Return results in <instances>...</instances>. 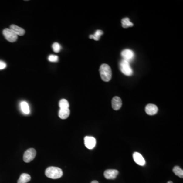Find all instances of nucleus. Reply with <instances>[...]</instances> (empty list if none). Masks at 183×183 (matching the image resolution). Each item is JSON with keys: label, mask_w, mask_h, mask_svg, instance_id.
<instances>
[{"label": "nucleus", "mask_w": 183, "mask_h": 183, "mask_svg": "<svg viewBox=\"0 0 183 183\" xmlns=\"http://www.w3.org/2000/svg\"><path fill=\"white\" fill-rule=\"evenodd\" d=\"M46 175L49 178L58 179L63 175V171L60 168L50 166L46 170Z\"/></svg>", "instance_id": "f257e3e1"}, {"label": "nucleus", "mask_w": 183, "mask_h": 183, "mask_svg": "<svg viewBox=\"0 0 183 183\" xmlns=\"http://www.w3.org/2000/svg\"><path fill=\"white\" fill-rule=\"evenodd\" d=\"M100 76L102 80L105 82H108L111 80L112 71L110 66L107 64H103L100 66L99 69Z\"/></svg>", "instance_id": "f03ea898"}, {"label": "nucleus", "mask_w": 183, "mask_h": 183, "mask_svg": "<svg viewBox=\"0 0 183 183\" xmlns=\"http://www.w3.org/2000/svg\"><path fill=\"white\" fill-rule=\"evenodd\" d=\"M120 69L123 73L126 76H131L133 74V70L130 66V63L125 59H122L120 63Z\"/></svg>", "instance_id": "7ed1b4c3"}, {"label": "nucleus", "mask_w": 183, "mask_h": 183, "mask_svg": "<svg viewBox=\"0 0 183 183\" xmlns=\"http://www.w3.org/2000/svg\"><path fill=\"white\" fill-rule=\"evenodd\" d=\"M3 34L7 40L8 41L10 42H15L18 38V36L14 33L13 30H11V29H5L3 31Z\"/></svg>", "instance_id": "20e7f679"}, {"label": "nucleus", "mask_w": 183, "mask_h": 183, "mask_svg": "<svg viewBox=\"0 0 183 183\" xmlns=\"http://www.w3.org/2000/svg\"><path fill=\"white\" fill-rule=\"evenodd\" d=\"M36 155V151L34 149L31 148L28 149L24 153L23 157L24 161L26 163L30 162L34 160Z\"/></svg>", "instance_id": "39448f33"}, {"label": "nucleus", "mask_w": 183, "mask_h": 183, "mask_svg": "<svg viewBox=\"0 0 183 183\" xmlns=\"http://www.w3.org/2000/svg\"><path fill=\"white\" fill-rule=\"evenodd\" d=\"M84 142L86 147L89 150H92L95 147L96 140L93 136H86L84 138Z\"/></svg>", "instance_id": "423d86ee"}, {"label": "nucleus", "mask_w": 183, "mask_h": 183, "mask_svg": "<svg viewBox=\"0 0 183 183\" xmlns=\"http://www.w3.org/2000/svg\"><path fill=\"white\" fill-rule=\"evenodd\" d=\"M121 56L123 58V59H125L130 63L134 58L135 55L132 50L129 49H126L122 51L121 53Z\"/></svg>", "instance_id": "0eeeda50"}, {"label": "nucleus", "mask_w": 183, "mask_h": 183, "mask_svg": "<svg viewBox=\"0 0 183 183\" xmlns=\"http://www.w3.org/2000/svg\"><path fill=\"white\" fill-rule=\"evenodd\" d=\"M119 174V171L116 169H107L104 172V176L108 180H114Z\"/></svg>", "instance_id": "6e6552de"}, {"label": "nucleus", "mask_w": 183, "mask_h": 183, "mask_svg": "<svg viewBox=\"0 0 183 183\" xmlns=\"http://www.w3.org/2000/svg\"><path fill=\"white\" fill-rule=\"evenodd\" d=\"M133 158L135 162L141 166H144L146 164V161L144 158L143 157L141 154L138 153L134 152L133 154Z\"/></svg>", "instance_id": "1a4fd4ad"}, {"label": "nucleus", "mask_w": 183, "mask_h": 183, "mask_svg": "<svg viewBox=\"0 0 183 183\" xmlns=\"http://www.w3.org/2000/svg\"><path fill=\"white\" fill-rule=\"evenodd\" d=\"M145 111L150 116H153L156 114L158 111V108L156 105L153 104H149L146 106Z\"/></svg>", "instance_id": "9d476101"}, {"label": "nucleus", "mask_w": 183, "mask_h": 183, "mask_svg": "<svg viewBox=\"0 0 183 183\" xmlns=\"http://www.w3.org/2000/svg\"><path fill=\"white\" fill-rule=\"evenodd\" d=\"M111 105L114 110H119L121 108L122 101L121 99L117 96H115L113 98L111 101Z\"/></svg>", "instance_id": "9b49d317"}, {"label": "nucleus", "mask_w": 183, "mask_h": 183, "mask_svg": "<svg viewBox=\"0 0 183 183\" xmlns=\"http://www.w3.org/2000/svg\"><path fill=\"white\" fill-rule=\"evenodd\" d=\"M10 29H11V30H13L14 33H15L17 35V36H23L25 34V31L24 29L20 27L17 26V25H10Z\"/></svg>", "instance_id": "f8f14e48"}, {"label": "nucleus", "mask_w": 183, "mask_h": 183, "mask_svg": "<svg viewBox=\"0 0 183 183\" xmlns=\"http://www.w3.org/2000/svg\"><path fill=\"white\" fill-rule=\"evenodd\" d=\"M70 114V111L69 108H64V109H60L59 113V116L61 119H66L69 117Z\"/></svg>", "instance_id": "ddd939ff"}, {"label": "nucleus", "mask_w": 183, "mask_h": 183, "mask_svg": "<svg viewBox=\"0 0 183 183\" xmlns=\"http://www.w3.org/2000/svg\"><path fill=\"white\" fill-rule=\"evenodd\" d=\"M31 176L27 174H22L20 175L17 183H27L31 180Z\"/></svg>", "instance_id": "4468645a"}, {"label": "nucleus", "mask_w": 183, "mask_h": 183, "mask_svg": "<svg viewBox=\"0 0 183 183\" xmlns=\"http://www.w3.org/2000/svg\"><path fill=\"white\" fill-rule=\"evenodd\" d=\"M20 107L22 110L25 114H28L30 113V107L27 102L22 101L20 104Z\"/></svg>", "instance_id": "2eb2a0df"}, {"label": "nucleus", "mask_w": 183, "mask_h": 183, "mask_svg": "<svg viewBox=\"0 0 183 183\" xmlns=\"http://www.w3.org/2000/svg\"><path fill=\"white\" fill-rule=\"evenodd\" d=\"M122 27L124 28H127L128 27H131L133 26L132 22H130V19L128 17H126L122 19Z\"/></svg>", "instance_id": "dca6fc26"}, {"label": "nucleus", "mask_w": 183, "mask_h": 183, "mask_svg": "<svg viewBox=\"0 0 183 183\" xmlns=\"http://www.w3.org/2000/svg\"><path fill=\"white\" fill-rule=\"evenodd\" d=\"M103 34V32L101 30H98L96 31L94 35H90V39H94L95 40L98 41L100 39V37Z\"/></svg>", "instance_id": "f3484780"}, {"label": "nucleus", "mask_w": 183, "mask_h": 183, "mask_svg": "<svg viewBox=\"0 0 183 183\" xmlns=\"http://www.w3.org/2000/svg\"><path fill=\"white\" fill-rule=\"evenodd\" d=\"M173 172L175 173V175L180 177V178H183V169H181V168L178 166H175L174 168L172 169Z\"/></svg>", "instance_id": "a211bd4d"}, {"label": "nucleus", "mask_w": 183, "mask_h": 183, "mask_svg": "<svg viewBox=\"0 0 183 183\" xmlns=\"http://www.w3.org/2000/svg\"><path fill=\"white\" fill-rule=\"evenodd\" d=\"M59 107L60 109H64V108H69V104L67 100L65 99H61L59 102Z\"/></svg>", "instance_id": "6ab92c4d"}, {"label": "nucleus", "mask_w": 183, "mask_h": 183, "mask_svg": "<svg viewBox=\"0 0 183 183\" xmlns=\"http://www.w3.org/2000/svg\"><path fill=\"white\" fill-rule=\"evenodd\" d=\"M52 48L53 49V50L55 53H59L61 50V46L59 45V43L57 42H55L53 44L52 46Z\"/></svg>", "instance_id": "aec40b11"}, {"label": "nucleus", "mask_w": 183, "mask_h": 183, "mask_svg": "<svg viewBox=\"0 0 183 183\" xmlns=\"http://www.w3.org/2000/svg\"><path fill=\"white\" fill-rule=\"evenodd\" d=\"M59 59V57L56 55H50L49 56V60L51 62H57Z\"/></svg>", "instance_id": "412c9836"}, {"label": "nucleus", "mask_w": 183, "mask_h": 183, "mask_svg": "<svg viewBox=\"0 0 183 183\" xmlns=\"http://www.w3.org/2000/svg\"><path fill=\"white\" fill-rule=\"evenodd\" d=\"M6 64L3 61H0V70L5 69L6 67Z\"/></svg>", "instance_id": "4be33fe9"}, {"label": "nucleus", "mask_w": 183, "mask_h": 183, "mask_svg": "<svg viewBox=\"0 0 183 183\" xmlns=\"http://www.w3.org/2000/svg\"><path fill=\"white\" fill-rule=\"evenodd\" d=\"M91 183H99L98 181H92Z\"/></svg>", "instance_id": "5701e85b"}, {"label": "nucleus", "mask_w": 183, "mask_h": 183, "mask_svg": "<svg viewBox=\"0 0 183 183\" xmlns=\"http://www.w3.org/2000/svg\"><path fill=\"white\" fill-rule=\"evenodd\" d=\"M173 183V182H172V181H168V183Z\"/></svg>", "instance_id": "b1692460"}]
</instances>
